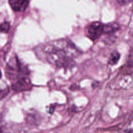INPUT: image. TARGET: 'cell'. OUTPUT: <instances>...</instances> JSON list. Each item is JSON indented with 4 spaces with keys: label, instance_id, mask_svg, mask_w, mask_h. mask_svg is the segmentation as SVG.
Listing matches in <instances>:
<instances>
[{
    "label": "cell",
    "instance_id": "ba28073f",
    "mask_svg": "<svg viewBox=\"0 0 133 133\" xmlns=\"http://www.w3.org/2000/svg\"><path fill=\"white\" fill-rule=\"evenodd\" d=\"M117 1L120 5H126V4L129 3L131 0H117Z\"/></svg>",
    "mask_w": 133,
    "mask_h": 133
},
{
    "label": "cell",
    "instance_id": "277c9868",
    "mask_svg": "<svg viewBox=\"0 0 133 133\" xmlns=\"http://www.w3.org/2000/svg\"><path fill=\"white\" fill-rule=\"evenodd\" d=\"M9 3L14 11L22 12L28 6L29 0H9Z\"/></svg>",
    "mask_w": 133,
    "mask_h": 133
},
{
    "label": "cell",
    "instance_id": "8992f818",
    "mask_svg": "<svg viewBox=\"0 0 133 133\" xmlns=\"http://www.w3.org/2000/svg\"><path fill=\"white\" fill-rule=\"evenodd\" d=\"M119 57H120V55H119L118 52H114L111 54V56H110V59H109V64L111 65L116 64L119 61Z\"/></svg>",
    "mask_w": 133,
    "mask_h": 133
},
{
    "label": "cell",
    "instance_id": "30bf717a",
    "mask_svg": "<svg viewBox=\"0 0 133 133\" xmlns=\"http://www.w3.org/2000/svg\"><path fill=\"white\" fill-rule=\"evenodd\" d=\"M1 120V114H0V121Z\"/></svg>",
    "mask_w": 133,
    "mask_h": 133
},
{
    "label": "cell",
    "instance_id": "7a4b0ae2",
    "mask_svg": "<svg viewBox=\"0 0 133 133\" xmlns=\"http://www.w3.org/2000/svg\"><path fill=\"white\" fill-rule=\"evenodd\" d=\"M103 33H105V24L99 22L91 23L87 30V36L94 41L98 39Z\"/></svg>",
    "mask_w": 133,
    "mask_h": 133
},
{
    "label": "cell",
    "instance_id": "52a82bcc",
    "mask_svg": "<svg viewBox=\"0 0 133 133\" xmlns=\"http://www.w3.org/2000/svg\"><path fill=\"white\" fill-rule=\"evenodd\" d=\"M10 23L8 22H4L0 24V32H7L10 29Z\"/></svg>",
    "mask_w": 133,
    "mask_h": 133
},
{
    "label": "cell",
    "instance_id": "5b68a950",
    "mask_svg": "<svg viewBox=\"0 0 133 133\" xmlns=\"http://www.w3.org/2000/svg\"><path fill=\"white\" fill-rule=\"evenodd\" d=\"M119 25L118 23H110L105 25V33L109 34L118 31Z\"/></svg>",
    "mask_w": 133,
    "mask_h": 133
},
{
    "label": "cell",
    "instance_id": "3957f363",
    "mask_svg": "<svg viewBox=\"0 0 133 133\" xmlns=\"http://www.w3.org/2000/svg\"><path fill=\"white\" fill-rule=\"evenodd\" d=\"M31 87L30 81L25 77H22L18 79L12 84L13 90L18 92L23 90H28Z\"/></svg>",
    "mask_w": 133,
    "mask_h": 133
},
{
    "label": "cell",
    "instance_id": "9c48e42d",
    "mask_svg": "<svg viewBox=\"0 0 133 133\" xmlns=\"http://www.w3.org/2000/svg\"><path fill=\"white\" fill-rule=\"evenodd\" d=\"M1 71H0V79H1Z\"/></svg>",
    "mask_w": 133,
    "mask_h": 133
},
{
    "label": "cell",
    "instance_id": "6da1fadb",
    "mask_svg": "<svg viewBox=\"0 0 133 133\" xmlns=\"http://www.w3.org/2000/svg\"><path fill=\"white\" fill-rule=\"evenodd\" d=\"M44 57L49 63L59 68H71L75 65L73 60L78 50L66 40H59L48 44L44 48Z\"/></svg>",
    "mask_w": 133,
    "mask_h": 133
}]
</instances>
